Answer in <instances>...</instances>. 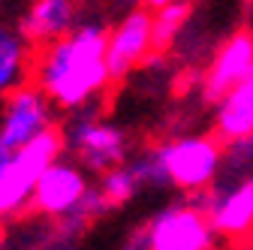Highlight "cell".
<instances>
[{"label":"cell","mask_w":253,"mask_h":250,"mask_svg":"<svg viewBox=\"0 0 253 250\" xmlns=\"http://www.w3.org/2000/svg\"><path fill=\"white\" fill-rule=\"evenodd\" d=\"M214 136L223 145L253 139V73L238 82L214 109Z\"/></svg>","instance_id":"obj_12"},{"label":"cell","mask_w":253,"mask_h":250,"mask_svg":"<svg viewBox=\"0 0 253 250\" xmlns=\"http://www.w3.org/2000/svg\"><path fill=\"white\" fill-rule=\"evenodd\" d=\"M109 30L103 24H76L73 34L48 42L34 57V82L60 112L90 106L109 87Z\"/></svg>","instance_id":"obj_1"},{"label":"cell","mask_w":253,"mask_h":250,"mask_svg":"<svg viewBox=\"0 0 253 250\" xmlns=\"http://www.w3.org/2000/svg\"><path fill=\"white\" fill-rule=\"evenodd\" d=\"M151 48H154V12L145 9V6L126 12L109 30L106 60H109L112 82L126 79L151 54Z\"/></svg>","instance_id":"obj_8"},{"label":"cell","mask_w":253,"mask_h":250,"mask_svg":"<svg viewBox=\"0 0 253 250\" xmlns=\"http://www.w3.org/2000/svg\"><path fill=\"white\" fill-rule=\"evenodd\" d=\"M63 151H67L63 130L51 127L34 142L0 157V211H3L6 220L30 208L40 178L48 172L54 160L63 157Z\"/></svg>","instance_id":"obj_2"},{"label":"cell","mask_w":253,"mask_h":250,"mask_svg":"<svg viewBox=\"0 0 253 250\" xmlns=\"http://www.w3.org/2000/svg\"><path fill=\"white\" fill-rule=\"evenodd\" d=\"M154 151L166 181L184 193H205L223 166V142L217 136H181Z\"/></svg>","instance_id":"obj_4"},{"label":"cell","mask_w":253,"mask_h":250,"mask_svg":"<svg viewBox=\"0 0 253 250\" xmlns=\"http://www.w3.org/2000/svg\"><path fill=\"white\" fill-rule=\"evenodd\" d=\"M54 103L45 93L27 82L3 97V115H0V157L18 151L21 145L34 142L45 130L54 127Z\"/></svg>","instance_id":"obj_6"},{"label":"cell","mask_w":253,"mask_h":250,"mask_svg":"<svg viewBox=\"0 0 253 250\" xmlns=\"http://www.w3.org/2000/svg\"><path fill=\"white\" fill-rule=\"evenodd\" d=\"M190 15H193V3L190 0H175V3L163 6L154 12V48H166L178 40V34L187 27Z\"/></svg>","instance_id":"obj_15"},{"label":"cell","mask_w":253,"mask_h":250,"mask_svg":"<svg viewBox=\"0 0 253 250\" xmlns=\"http://www.w3.org/2000/svg\"><path fill=\"white\" fill-rule=\"evenodd\" d=\"M27 70H34L30 60V42L21 37L18 27L0 30V93H12L15 87L27 84Z\"/></svg>","instance_id":"obj_13"},{"label":"cell","mask_w":253,"mask_h":250,"mask_svg":"<svg viewBox=\"0 0 253 250\" xmlns=\"http://www.w3.org/2000/svg\"><path fill=\"white\" fill-rule=\"evenodd\" d=\"M18 30L37 48L63 40L76 30V0H30L18 18Z\"/></svg>","instance_id":"obj_11"},{"label":"cell","mask_w":253,"mask_h":250,"mask_svg":"<svg viewBox=\"0 0 253 250\" xmlns=\"http://www.w3.org/2000/svg\"><path fill=\"white\" fill-rule=\"evenodd\" d=\"M169 3H175V0H142V6H145V9H151V12L163 9V6H169Z\"/></svg>","instance_id":"obj_16"},{"label":"cell","mask_w":253,"mask_h":250,"mask_svg":"<svg viewBox=\"0 0 253 250\" xmlns=\"http://www.w3.org/2000/svg\"><path fill=\"white\" fill-rule=\"evenodd\" d=\"M253 73V34L238 30L211 57V67L202 79V93L208 103H220L226 93Z\"/></svg>","instance_id":"obj_9"},{"label":"cell","mask_w":253,"mask_h":250,"mask_svg":"<svg viewBox=\"0 0 253 250\" xmlns=\"http://www.w3.org/2000/svg\"><path fill=\"white\" fill-rule=\"evenodd\" d=\"M87 169L79 160H54L48 172L40 178L34 199H30V211L42 214V217H70L73 211L82 208V202L90 193L87 184Z\"/></svg>","instance_id":"obj_7"},{"label":"cell","mask_w":253,"mask_h":250,"mask_svg":"<svg viewBox=\"0 0 253 250\" xmlns=\"http://www.w3.org/2000/svg\"><path fill=\"white\" fill-rule=\"evenodd\" d=\"M60 130L67 139V151L87 172L106 175L126 160V133L90 106L70 112Z\"/></svg>","instance_id":"obj_3"},{"label":"cell","mask_w":253,"mask_h":250,"mask_svg":"<svg viewBox=\"0 0 253 250\" xmlns=\"http://www.w3.org/2000/svg\"><path fill=\"white\" fill-rule=\"evenodd\" d=\"M217 229L199 202L166 205L145 226V250H211Z\"/></svg>","instance_id":"obj_5"},{"label":"cell","mask_w":253,"mask_h":250,"mask_svg":"<svg viewBox=\"0 0 253 250\" xmlns=\"http://www.w3.org/2000/svg\"><path fill=\"white\" fill-rule=\"evenodd\" d=\"M199 202L208 217H211V226L217 229V235L223 238H244L253 232V178L229 187L220 196H208V193H196Z\"/></svg>","instance_id":"obj_10"},{"label":"cell","mask_w":253,"mask_h":250,"mask_svg":"<svg viewBox=\"0 0 253 250\" xmlns=\"http://www.w3.org/2000/svg\"><path fill=\"white\" fill-rule=\"evenodd\" d=\"M139 187H145V184H142L136 166H133V163H121V166L109 169L106 175H100L97 190H100L106 208L112 211V208H118V205H126V202H130V199L139 193Z\"/></svg>","instance_id":"obj_14"}]
</instances>
